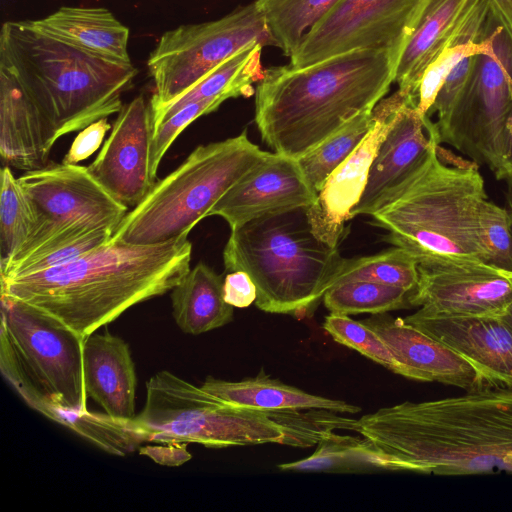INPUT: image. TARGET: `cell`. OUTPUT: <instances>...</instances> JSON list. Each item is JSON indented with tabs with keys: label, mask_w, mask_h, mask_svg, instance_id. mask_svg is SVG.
<instances>
[{
	"label": "cell",
	"mask_w": 512,
	"mask_h": 512,
	"mask_svg": "<svg viewBox=\"0 0 512 512\" xmlns=\"http://www.w3.org/2000/svg\"><path fill=\"white\" fill-rule=\"evenodd\" d=\"M355 432L401 463L435 475L512 474V388L405 401L357 419Z\"/></svg>",
	"instance_id": "1"
},
{
	"label": "cell",
	"mask_w": 512,
	"mask_h": 512,
	"mask_svg": "<svg viewBox=\"0 0 512 512\" xmlns=\"http://www.w3.org/2000/svg\"><path fill=\"white\" fill-rule=\"evenodd\" d=\"M191 256L188 234L151 245L109 242L68 264L1 280V293L87 337L171 291L190 270Z\"/></svg>",
	"instance_id": "2"
},
{
	"label": "cell",
	"mask_w": 512,
	"mask_h": 512,
	"mask_svg": "<svg viewBox=\"0 0 512 512\" xmlns=\"http://www.w3.org/2000/svg\"><path fill=\"white\" fill-rule=\"evenodd\" d=\"M397 57L360 49L308 66L265 69L255 89V123L275 153L298 159L355 116L372 110L394 82Z\"/></svg>",
	"instance_id": "3"
},
{
	"label": "cell",
	"mask_w": 512,
	"mask_h": 512,
	"mask_svg": "<svg viewBox=\"0 0 512 512\" xmlns=\"http://www.w3.org/2000/svg\"><path fill=\"white\" fill-rule=\"evenodd\" d=\"M0 69L20 84L57 139L118 113L137 74L132 63L84 50L32 20L2 25Z\"/></svg>",
	"instance_id": "4"
},
{
	"label": "cell",
	"mask_w": 512,
	"mask_h": 512,
	"mask_svg": "<svg viewBox=\"0 0 512 512\" xmlns=\"http://www.w3.org/2000/svg\"><path fill=\"white\" fill-rule=\"evenodd\" d=\"M147 442L226 448L264 443L317 446L336 427L324 409L264 411L230 405L168 370L146 383L145 404L133 419Z\"/></svg>",
	"instance_id": "5"
},
{
	"label": "cell",
	"mask_w": 512,
	"mask_h": 512,
	"mask_svg": "<svg viewBox=\"0 0 512 512\" xmlns=\"http://www.w3.org/2000/svg\"><path fill=\"white\" fill-rule=\"evenodd\" d=\"M306 209L262 216L231 230L225 270L250 276L255 304L264 312L310 317L338 284L347 258L315 237Z\"/></svg>",
	"instance_id": "6"
},
{
	"label": "cell",
	"mask_w": 512,
	"mask_h": 512,
	"mask_svg": "<svg viewBox=\"0 0 512 512\" xmlns=\"http://www.w3.org/2000/svg\"><path fill=\"white\" fill-rule=\"evenodd\" d=\"M476 163L449 165L440 146L371 216L384 239L417 262L459 258L487 263L478 230V209L487 199Z\"/></svg>",
	"instance_id": "7"
},
{
	"label": "cell",
	"mask_w": 512,
	"mask_h": 512,
	"mask_svg": "<svg viewBox=\"0 0 512 512\" xmlns=\"http://www.w3.org/2000/svg\"><path fill=\"white\" fill-rule=\"evenodd\" d=\"M86 338L1 293L3 377L29 407L76 434L89 416L83 368Z\"/></svg>",
	"instance_id": "8"
},
{
	"label": "cell",
	"mask_w": 512,
	"mask_h": 512,
	"mask_svg": "<svg viewBox=\"0 0 512 512\" xmlns=\"http://www.w3.org/2000/svg\"><path fill=\"white\" fill-rule=\"evenodd\" d=\"M270 154L252 143L246 131L197 146L126 213L110 242L151 245L189 234L232 186Z\"/></svg>",
	"instance_id": "9"
},
{
	"label": "cell",
	"mask_w": 512,
	"mask_h": 512,
	"mask_svg": "<svg viewBox=\"0 0 512 512\" xmlns=\"http://www.w3.org/2000/svg\"><path fill=\"white\" fill-rule=\"evenodd\" d=\"M482 26L490 48L473 55L465 84L436 125L441 143L485 163L495 174L500 138L512 112V26L491 0Z\"/></svg>",
	"instance_id": "10"
},
{
	"label": "cell",
	"mask_w": 512,
	"mask_h": 512,
	"mask_svg": "<svg viewBox=\"0 0 512 512\" xmlns=\"http://www.w3.org/2000/svg\"><path fill=\"white\" fill-rule=\"evenodd\" d=\"M253 42L278 47L256 1L220 19L166 31L147 61L155 84L149 103L151 114L187 92L222 62Z\"/></svg>",
	"instance_id": "11"
},
{
	"label": "cell",
	"mask_w": 512,
	"mask_h": 512,
	"mask_svg": "<svg viewBox=\"0 0 512 512\" xmlns=\"http://www.w3.org/2000/svg\"><path fill=\"white\" fill-rule=\"evenodd\" d=\"M34 216L32 233L7 268L60 240L98 228L115 231L129 208L78 164H50L18 178Z\"/></svg>",
	"instance_id": "12"
},
{
	"label": "cell",
	"mask_w": 512,
	"mask_h": 512,
	"mask_svg": "<svg viewBox=\"0 0 512 512\" xmlns=\"http://www.w3.org/2000/svg\"><path fill=\"white\" fill-rule=\"evenodd\" d=\"M427 0H340L290 56L300 68L360 49L388 50L399 60Z\"/></svg>",
	"instance_id": "13"
},
{
	"label": "cell",
	"mask_w": 512,
	"mask_h": 512,
	"mask_svg": "<svg viewBox=\"0 0 512 512\" xmlns=\"http://www.w3.org/2000/svg\"><path fill=\"white\" fill-rule=\"evenodd\" d=\"M408 301L438 314L500 316L512 303V271L470 259L420 261Z\"/></svg>",
	"instance_id": "14"
},
{
	"label": "cell",
	"mask_w": 512,
	"mask_h": 512,
	"mask_svg": "<svg viewBox=\"0 0 512 512\" xmlns=\"http://www.w3.org/2000/svg\"><path fill=\"white\" fill-rule=\"evenodd\" d=\"M415 98L401 90L382 98L373 108L376 121L358 147L327 178L314 204L306 209L316 238L338 247L345 222L358 204L367 184L372 162L381 142L391 129L401 106Z\"/></svg>",
	"instance_id": "15"
},
{
	"label": "cell",
	"mask_w": 512,
	"mask_h": 512,
	"mask_svg": "<svg viewBox=\"0 0 512 512\" xmlns=\"http://www.w3.org/2000/svg\"><path fill=\"white\" fill-rule=\"evenodd\" d=\"M153 123L139 95L123 105L109 137L87 166L92 177L119 203L135 207L155 183L150 170Z\"/></svg>",
	"instance_id": "16"
},
{
	"label": "cell",
	"mask_w": 512,
	"mask_h": 512,
	"mask_svg": "<svg viewBox=\"0 0 512 512\" xmlns=\"http://www.w3.org/2000/svg\"><path fill=\"white\" fill-rule=\"evenodd\" d=\"M440 143L436 123L421 114L414 101L404 103L379 146L361 199L351 210V219L371 216L423 167Z\"/></svg>",
	"instance_id": "17"
},
{
	"label": "cell",
	"mask_w": 512,
	"mask_h": 512,
	"mask_svg": "<svg viewBox=\"0 0 512 512\" xmlns=\"http://www.w3.org/2000/svg\"><path fill=\"white\" fill-rule=\"evenodd\" d=\"M317 196L298 159L273 152L232 186L208 216L222 217L232 230L262 216L308 208Z\"/></svg>",
	"instance_id": "18"
},
{
	"label": "cell",
	"mask_w": 512,
	"mask_h": 512,
	"mask_svg": "<svg viewBox=\"0 0 512 512\" xmlns=\"http://www.w3.org/2000/svg\"><path fill=\"white\" fill-rule=\"evenodd\" d=\"M403 319L459 353L487 386L512 388V329L499 316L446 315L420 308Z\"/></svg>",
	"instance_id": "19"
},
{
	"label": "cell",
	"mask_w": 512,
	"mask_h": 512,
	"mask_svg": "<svg viewBox=\"0 0 512 512\" xmlns=\"http://www.w3.org/2000/svg\"><path fill=\"white\" fill-rule=\"evenodd\" d=\"M363 322L387 344L405 369L406 378L439 382L465 391L487 386L476 369L459 353L403 318L383 313L372 315Z\"/></svg>",
	"instance_id": "20"
},
{
	"label": "cell",
	"mask_w": 512,
	"mask_h": 512,
	"mask_svg": "<svg viewBox=\"0 0 512 512\" xmlns=\"http://www.w3.org/2000/svg\"><path fill=\"white\" fill-rule=\"evenodd\" d=\"M58 139L20 84L0 69V155L3 165L24 172L50 165Z\"/></svg>",
	"instance_id": "21"
},
{
	"label": "cell",
	"mask_w": 512,
	"mask_h": 512,
	"mask_svg": "<svg viewBox=\"0 0 512 512\" xmlns=\"http://www.w3.org/2000/svg\"><path fill=\"white\" fill-rule=\"evenodd\" d=\"M83 368L88 398L113 418L130 421L136 417L135 365L122 338L108 331L87 336Z\"/></svg>",
	"instance_id": "22"
},
{
	"label": "cell",
	"mask_w": 512,
	"mask_h": 512,
	"mask_svg": "<svg viewBox=\"0 0 512 512\" xmlns=\"http://www.w3.org/2000/svg\"><path fill=\"white\" fill-rule=\"evenodd\" d=\"M222 401L248 409L278 411L325 409L356 414L361 408L342 400L310 394L279 379L271 378L262 369L256 376L241 381H226L207 376L200 386Z\"/></svg>",
	"instance_id": "23"
},
{
	"label": "cell",
	"mask_w": 512,
	"mask_h": 512,
	"mask_svg": "<svg viewBox=\"0 0 512 512\" xmlns=\"http://www.w3.org/2000/svg\"><path fill=\"white\" fill-rule=\"evenodd\" d=\"M33 24L66 42L113 60L131 63L129 29L102 7H60Z\"/></svg>",
	"instance_id": "24"
},
{
	"label": "cell",
	"mask_w": 512,
	"mask_h": 512,
	"mask_svg": "<svg viewBox=\"0 0 512 512\" xmlns=\"http://www.w3.org/2000/svg\"><path fill=\"white\" fill-rule=\"evenodd\" d=\"M222 275L198 262L171 290L172 315L180 330L199 335L233 320V306L224 300Z\"/></svg>",
	"instance_id": "25"
},
{
	"label": "cell",
	"mask_w": 512,
	"mask_h": 512,
	"mask_svg": "<svg viewBox=\"0 0 512 512\" xmlns=\"http://www.w3.org/2000/svg\"><path fill=\"white\" fill-rule=\"evenodd\" d=\"M472 0H427L398 60L394 82L417 101L421 77Z\"/></svg>",
	"instance_id": "26"
},
{
	"label": "cell",
	"mask_w": 512,
	"mask_h": 512,
	"mask_svg": "<svg viewBox=\"0 0 512 512\" xmlns=\"http://www.w3.org/2000/svg\"><path fill=\"white\" fill-rule=\"evenodd\" d=\"M490 0H472L447 37L439 44L426 67L417 92V110L428 115L435 97L450 70L463 58L486 51L490 39L482 23Z\"/></svg>",
	"instance_id": "27"
},
{
	"label": "cell",
	"mask_w": 512,
	"mask_h": 512,
	"mask_svg": "<svg viewBox=\"0 0 512 512\" xmlns=\"http://www.w3.org/2000/svg\"><path fill=\"white\" fill-rule=\"evenodd\" d=\"M264 45L253 42L213 69L200 82L152 115L153 128L184 106L205 99H221L255 94L254 83L265 76L261 64Z\"/></svg>",
	"instance_id": "28"
},
{
	"label": "cell",
	"mask_w": 512,
	"mask_h": 512,
	"mask_svg": "<svg viewBox=\"0 0 512 512\" xmlns=\"http://www.w3.org/2000/svg\"><path fill=\"white\" fill-rule=\"evenodd\" d=\"M278 469L293 472L369 473L404 471L400 462L388 456L369 440L351 435L327 434L307 458L279 464Z\"/></svg>",
	"instance_id": "29"
},
{
	"label": "cell",
	"mask_w": 512,
	"mask_h": 512,
	"mask_svg": "<svg viewBox=\"0 0 512 512\" xmlns=\"http://www.w3.org/2000/svg\"><path fill=\"white\" fill-rule=\"evenodd\" d=\"M278 48L290 57L340 0H255Z\"/></svg>",
	"instance_id": "30"
},
{
	"label": "cell",
	"mask_w": 512,
	"mask_h": 512,
	"mask_svg": "<svg viewBox=\"0 0 512 512\" xmlns=\"http://www.w3.org/2000/svg\"><path fill=\"white\" fill-rule=\"evenodd\" d=\"M375 121L373 109L365 111L351 119L316 148L298 158L307 180L317 193L330 174L368 135Z\"/></svg>",
	"instance_id": "31"
},
{
	"label": "cell",
	"mask_w": 512,
	"mask_h": 512,
	"mask_svg": "<svg viewBox=\"0 0 512 512\" xmlns=\"http://www.w3.org/2000/svg\"><path fill=\"white\" fill-rule=\"evenodd\" d=\"M34 226L30 204L11 168L1 169L0 272L4 271L28 241Z\"/></svg>",
	"instance_id": "32"
},
{
	"label": "cell",
	"mask_w": 512,
	"mask_h": 512,
	"mask_svg": "<svg viewBox=\"0 0 512 512\" xmlns=\"http://www.w3.org/2000/svg\"><path fill=\"white\" fill-rule=\"evenodd\" d=\"M410 292L405 289L369 281H348L329 289L323 298L333 314H383L410 307Z\"/></svg>",
	"instance_id": "33"
},
{
	"label": "cell",
	"mask_w": 512,
	"mask_h": 512,
	"mask_svg": "<svg viewBox=\"0 0 512 512\" xmlns=\"http://www.w3.org/2000/svg\"><path fill=\"white\" fill-rule=\"evenodd\" d=\"M348 281L375 282L411 293L418 282V262L399 247L371 256L347 259L338 284Z\"/></svg>",
	"instance_id": "34"
},
{
	"label": "cell",
	"mask_w": 512,
	"mask_h": 512,
	"mask_svg": "<svg viewBox=\"0 0 512 512\" xmlns=\"http://www.w3.org/2000/svg\"><path fill=\"white\" fill-rule=\"evenodd\" d=\"M114 230L99 228L67 239L16 263L4 273L1 280L17 278L73 262L110 242Z\"/></svg>",
	"instance_id": "35"
},
{
	"label": "cell",
	"mask_w": 512,
	"mask_h": 512,
	"mask_svg": "<svg viewBox=\"0 0 512 512\" xmlns=\"http://www.w3.org/2000/svg\"><path fill=\"white\" fill-rule=\"evenodd\" d=\"M323 328L340 345L356 350L398 375L406 376L405 369L387 344L363 321H356L348 315L330 313L325 318Z\"/></svg>",
	"instance_id": "36"
},
{
	"label": "cell",
	"mask_w": 512,
	"mask_h": 512,
	"mask_svg": "<svg viewBox=\"0 0 512 512\" xmlns=\"http://www.w3.org/2000/svg\"><path fill=\"white\" fill-rule=\"evenodd\" d=\"M480 240L487 253V263L512 271V229L508 210L488 198L478 209Z\"/></svg>",
	"instance_id": "37"
},
{
	"label": "cell",
	"mask_w": 512,
	"mask_h": 512,
	"mask_svg": "<svg viewBox=\"0 0 512 512\" xmlns=\"http://www.w3.org/2000/svg\"><path fill=\"white\" fill-rule=\"evenodd\" d=\"M223 102L221 99H205L190 103L153 128L150 170L154 180L162 158L180 133L200 116L217 110Z\"/></svg>",
	"instance_id": "38"
},
{
	"label": "cell",
	"mask_w": 512,
	"mask_h": 512,
	"mask_svg": "<svg viewBox=\"0 0 512 512\" xmlns=\"http://www.w3.org/2000/svg\"><path fill=\"white\" fill-rule=\"evenodd\" d=\"M473 55H469L463 58L458 64H456L450 70V72L444 79L435 97V100L428 112L429 117L431 116V114L437 113V122H441L442 120L445 119L456 97L458 96L463 85L465 84L470 72Z\"/></svg>",
	"instance_id": "39"
},
{
	"label": "cell",
	"mask_w": 512,
	"mask_h": 512,
	"mask_svg": "<svg viewBox=\"0 0 512 512\" xmlns=\"http://www.w3.org/2000/svg\"><path fill=\"white\" fill-rule=\"evenodd\" d=\"M111 128L107 118H102L80 130L62 162L77 164L89 158L100 148L106 133Z\"/></svg>",
	"instance_id": "40"
},
{
	"label": "cell",
	"mask_w": 512,
	"mask_h": 512,
	"mask_svg": "<svg viewBox=\"0 0 512 512\" xmlns=\"http://www.w3.org/2000/svg\"><path fill=\"white\" fill-rule=\"evenodd\" d=\"M224 300L233 307L245 308L255 302L256 286L244 271H233L226 274L223 283Z\"/></svg>",
	"instance_id": "41"
},
{
	"label": "cell",
	"mask_w": 512,
	"mask_h": 512,
	"mask_svg": "<svg viewBox=\"0 0 512 512\" xmlns=\"http://www.w3.org/2000/svg\"><path fill=\"white\" fill-rule=\"evenodd\" d=\"M186 443H159V445H144L138 448L141 455L147 456L155 463L168 466L177 467L188 462L192 455L186 449Z\"/></svg>",
	"instance_id": "42"
},
{
	"label": "cell",
	"mask_w": 512,
	"mask_h": 512,
	"mask_svg": "<svg viewBox=\"0 0 512 512\" xmlns=\"http://www.w3.org/2000/svg\"><path fill=\"white\" fill-rule=\"evenodd\" d=\"M512 171V112L506 123L498 147V170L495 176L499 180Z\"/></svg>",
	"instance_id": "43"
},
{
	"label": "cell",
	"mask_w": 512,
	"mask_h": 512,
	"mask_svg": "<svg viewBox=\"0 0 512 512\" xmlns=\"http://www.w3.org/2000/svg\"><path fill=\"white\" fill-rule=\"evenodd\" d=\"M503 17L512 26V0H491Z\"/></svg>",
	"instance_id": "44"
},
{
	"label": "cell",
	"mask_w": 512,
	"mask_h": 512,
	"mask_svg": "<svg viewBox=\"0 0 512 512\" xmlns=\"http://www.w3.org/2000/svg\"><path fill=\"white\" fill-rule=\"evenodd\" d=\"M506 182V201L508 205V213L511 221V229H512V171H510L504 178Z\"/></svg>",
	"instance_id": "45"
},
{
	"label": "cell",
	"mask_w": 512,
	"mask_h": 512,
	"mask_svg": "<svg viewBox=\"0 0 512 512\" xmlns=\"http://www.w3.org/2000/svg\"><path fill=\"white\" fill-rule=\"evenodd\" d=\"M499 317L512 329V303Z\"/></svg>",
	"instance_id": "46"
}]
</instances>
